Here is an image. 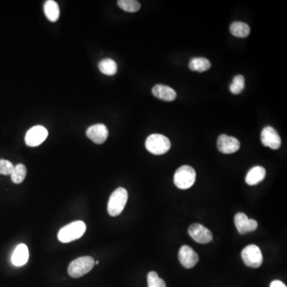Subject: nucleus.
<instances>
[{
    "mask_svg": "<svg viewBox=\"0 0 287 287\" xmlns=\"http://www.w3.org/2000/svg\"><path fill=\"white\" fill-rule=\"evenodd\" d=\"M86 230V225L83 221H74L59 230L58 238L64 244L70 242L81 238Z\"/></svg>",
    "mask_w": 287,
    "mask_h": 287,
    "instance_id": "obj_1",
    "label": "nucleus"
},
{
    "mask_svg": "<svg viewBox=\"0 0 287 287\" xmlns=\"http://www.w3.org/2000/svg\"><path fill=\"white\" fill-rule=\"evenodd\" d=\"M245 87V78L242 75H236L230 86V91L233 94H240Z\"/></svg>",
    "mask_w": 287,
    "mask_h": 287,
    "instance_id": "obj_23",
    "label": "nucleus"
},
{
    "mask_svg": "<svg viewBox=\"0 0 287 287\" xmlns=\"http://www.w3.org/2000/svg\"><path fill=\"white\" fill-rule=\"evenodd\" d=\"M218 151L224 154H232L236 152L240 148V142L234 136L222 134L217 140Z\"/></svg>",
    "mask_w": 287,
    "mask_h": 287,
    "instance_id": "obj_10",
    "label": "nucleus"
},
{
    "mask_svg": "<svg viewBox=\"0 0 287 287\" xmlns=\"http://www.w3.org/2000/svg\"><path fill=\"white\" fill-rule=\"evenodd\" d=\"M152 94L160 99L166 102H172L176 98V92L170 86L164 85H156L152 90Z\"/></svg>",
    "mask_w": 287,
    "mask_h": 287,
    "instance_id": "obj_15",
    "label": "nucleus"
},
{
    "mask_svg": "<svg viewBox=\"0 0 287 287\" xmlns=\"http://www.w3.org/2000/svg\"><path fill=\"white\" fill-rule=\"evenodd\" d=\"M241 256L244 264L249 268H260L264 262V256L260 248L254 244H250L244 248L241 253Z\"/></svg>",
    "mask_w": 287,
    "mask_h": 287,
    "instance_id": "obj_6",
    "label": "nucleus"
},
{
    "mask_svg": "<svg viewBox=\"0 0 287 287\" xmlns=\"http://www.w3.org/2000/svg\"><path fill=\"white\" fill-rule=\"evenodd\" d=\"M148 287H166L164 281L155 272H150L148 274Z\"/></svg>",
    "mask_w": 287,
    "mask_h": 287,
    "instance_id": "obj_24",
    "label": "nucleus"
},
{
    "mask_svg": "<svg viewBox=\"0 0 287 287\" xmlns=\"http://www.w3.org/2000/svg\"><path fill=\"white\" fill-rule=\"evenodd\" d=\"M261 142L266 147H269L272 150H276L280 148L282 144L281 138L273 127L266 126L261 132Z\"/></svg>",
    "mask_w": 287,
    "mask_h": 287,
    "instance_id": "obj_8",
    "label": "nucleus"
},
{
    "mask_svg": "<svg viewBox=\"0 0 287 287\" xmlns=\"http://www.w3.org/2000/svg\"><path fill=\"white\" fill-rule=\"evenodd\" d=\"M234 224L240 234H244L254 232L258 228V222L254 220H250L244 213H237L234 216Z\"/></svg>",
    "mask_w": 287,
    "mask_h": 287,
    "instance_id": "obj_11",
    "label": "nucleus"
},
{
    "mask_svg": "<svg viewBox=\"0 0 287 287\" xmlns=\"http://www.w3.org/2000/svg\"><path fill=\"white\" fill-rule=\"evenodd\" d=\"M196 179V173L192 167L183 166L179 168L174 175V184L178 188L188 189L192 187Z\"/></svg>",
    "mask_w": 287,
    "mask_h": 287,
    "instance_id": "obj_3",
    "label": "nucleus"
},
{
    "mask_svg": "<svg viewBox=\"0 0 287 287\" xmlns=\"http://www.w3.org/2000/svg\"><path fill=\"white\" fill-rule=\"evenodd\" d=\"M48 131L45 127L36 126L28 130L25 136L26 146L36 147L41 144L48 138Z\"/></svg>",
    "mask_w": 287,
    "mask_h": 287,
    "instance_id": "obj_7",
    "label": "nucleus"
},
{
    "mask_svg": "<svg viewBox=\"0 0 287 287\" xmlns=\"http://www.w3.org/2000/svg\"><path fill=\"white\" fill-rule=\"evenodd\" d=\"M128 192L124 188H118L110 197L108 213L111 216H118L124 210L128 201Z\"/></svg>",
    "mask_w": 287,
    "mask_h": 287,
    "instance_id": "obj_2",
    "label": "nucleus"
},
{
    "mask_svg": "<svg viewBox=\"0 0 287 287\" xmlns=\"http://www.w3.org/2000/svg\"><path fill=\"white\" fill-rule=\"evenodd\" d=\"M14 166L12 162L6 160H0V174L2 175H12Z\"/></svg>",
    "mask_w": 287,
    "mask_h": 287,
    "instance_id": "obj_25",
    "label": "nucleus"
},
{
    "mask_svg": "<svg viewBox=\"0 0 287 287\" xmlns=\"http://www.w3.org/2000/svg\"><path fill=\"white\" fill-rule=\"evenodd\" d=\"M230 32L236 37L246 38L250 34V28L245 22H236L230 25Z\"/></svg>",
    "mask_w": 287,
    "mask_h": 287,
    "instance_id": "obj_19",
    "label": "nucleus"
},
{
    "mask_svg": "<svg viewBox=\"0 0 287 287\" xmlns=\"http://www.w3.org/2000/svg\"><path fill=\"white\" fill-rule=\"evenodd\" d=\"M29 260V250L26 244H21L16 246L12 256V262L16 266L25 265Z\"/></svg>",
    "mask_w": 287,
    "mask_h": 287,
    "instance_id": "obj_14",
    "label": "nucleus"
},
{
    "mask_svg": "<svg viewBox=\"0 0 287 287\" xmlns=\"http://www.w3.org/2000/svg\"><path fill=\"white\" fill-rule=\"evenodd\" d=\"M98 68L102 73L108 76L114 75L118 71V65L112 59H103L99 62Z\"/></svg>",
    "mask_w": 287,
    "mask_h": 287,
    "instance_id": "obj_20",
    "label": "nucleus"
},
{
    "mask_svg": "<svg viewBox=\"0 0 287 287\" xmlns=\"http://www.w3.org/2000/svg\"><path fill=\"white\" fill-rule=\"evenodd\" d=\"M86 136L92 142L100 144L104 143L108 138V128L103 124H94L87 130Z\"/></svg>",
    "mask_w": 287,
    "mask_h": 287,
    "instance_id": "obj_13",
    "label": "nucleus"
},
{
    "mask_svg": "<svg viewBox=\"0 0 287 287\" xmlns=\"http://www.w3.org/2000/svg\"><path fill=\"white\" fill-rule=\"evenodd\" d=\"M148 151L154 155H163L171 148L170 139L162 134H152L146 142Z\"/></svg>",
    "mask_w": 287,
    "mask_h": 287,
    "instance_id": "obj_4",
    "label": "nucleus"
},
{
    "mask_svg": "<svg viewBox=\"0 0 287 287\" xmlns=\"http://www.w3.org/2000/svg\"><path fill=\"white\" fill-rule=\"evenodd\" d=\"M188 234L196 242L201 244H208L213 238L212 232L200 224H194L189 226Z\"/></svg>",
    "mask_w": 287,
    "mask_h": 287,
    "instance_id": "obj_9",
    "label": "nucleus"
},
{
    "mask_svg": "<svg viewBox=\"0 0 287 287\" xmlns=\"http://www.w3.org/2000/svg\"><path fill=\"white\" fill-rule=\"evenodd\" d=\"M26 172L28 171H26V166L22 164H18L17 166H14V170L10 175L13 183L17 184L22 183L26 178Z\"/></svg>",
    "mask_w": 287,
    "mask_h": 287,
    "instance_id": "obj_21",
    "label": "nucleus"
},
{
    "mask_svg": "<svg viewBox=\"0 0 287 287\" xmlns=\"http://www.w3.org/2000/svg\"><path fill=\"white\" fill-rule=\"evenodd\" d=\"M94 260L90 256H84L71 262L68 268L70 276L74 278L82 277L94 266Z\"/></svg>",
    "mask_w": 287,
    "mask_h": 287,
    "instance_id": "obj_5",
    "label": "nucleus"
},
{
    "mask_svg": "<svg viewBox=\"0 0 287 287\" xmlns=\"http://www.w3.org/2000/svg\"><path fill=\"white\" fill-rule=\"evenodd\" d=\"M44 12L50 22H56L60 16L58 4L54 0H48L44 4Z\"/></svg>",
    "mask_w": 287,
    "mask_h": 287,
    "instance_id": "obj_17",
    "label": "nucleus"
},
{
    "mask_svg": "<svg viewBox=\"0 0 287 287\" xmlns=\"http://www.w3.org/2000/svg\"><path fill=\"white\" fill-rule=\"evenodd\" d=\"M266 173V172L264 167L256 166L248 172L245 181L248 185H250V186L258 184L265 179Z\"/></svg>",
    "mask_w": 287,
    "mask_h": 287,
    "instance_id": "obj_16",
    "label": "nucleus"
},
{
    "mask_svg": "<svg viewBox=\"0 0 287 287\" xmlns=\"http://www.w3.org/2000/svg\"><path fill=\"white\" fill-rule=\"evenodd\" d=\"M189 68L191 70L202 73L210 69V62L208 59L205 58H195L192 59L189 63Z\"/></svg>",
    "mask_w": 287,
    "mask_h": 287,
    "instance_id": "obj_18",
    "label": "nucleus"
},
{
    "mask_svg": "<svg viewBox=\"0 0 287 287\" xmlns=\"http://www.w3.org/2000/svg\"><path fill=\"white\" fill-rule=\"evenodd\" d=\"M118 5L124 12H131V13L138 12L140 8V2L135 0H119Z\"/></svg>",
    "mask_w": 287,
    "mask_h": 287,
    "instance_id": "obj_22",
    "label": "nucleus"
},
{
    "mask_svg": "<svg viewBox=\"0 0 287 287\" xmlns=\"http://www.w3.org/2000/svg\"><path fill=\"white\" fill-rule=\"evenodd\" d=\"M270 287H286V286L280 280H274L270 284Z\"/></svg>",
    "mask_w": 287,
    "mask_h": 287,
    "instance_id": "obj_26",
    "label": "nucleus"
},
{
    "mask_svg": "<svg viewBox=\"0 0 287 287\" xmlns=\"http://www.w3.org/2000/svg\"><path fill=\"white\" fill-rule=\"evenodd\" d=\"M179 260L182 266L187 269H191L196 265L199 261V256L191 246H181L179 252Z\"/></svg>",
    "mask_w": 287,
    "mask_h": 287,
    "instance_id": "obj_12",
    "label": "nucleus"
}]
</instances>
